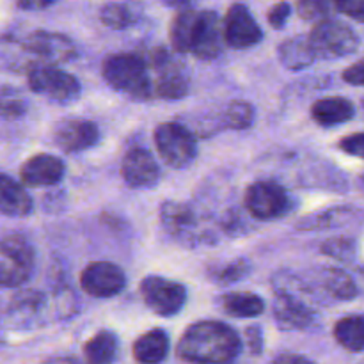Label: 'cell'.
Instances as JSON below:
<instances>
[{
  "label": "cell",
  "mask_w": 364,
  "mask_h": 364,
  "mask_svg": "<svg viewBox=\"0 0 364 364\" xmlns=\"http://www.w3.org/2000/svg\"><path fill=\"white\" fill-rule=\"evenodd\" d=\"M354 103L343 96H326V98L316 100L311 105L313 121L323 128L348 123L350 119H354Z\"/></svg>",
  "instance_id": "19"
},
{
  "label": "cell",
  "mask_w": 364,
  "mask_h": 364,
  "mask_svg": "<svg viewBox=\"0 0 364 364\" xmlns=\"http://www.w3.org/2000/svg\"><path fill=\"white\" fill-rule=\"evenodd\" d=\"M320 251L340 262H350L354 256V242L350 238H329L320 245Z\"/></svg>",
  "instance_id": "33"
},
{
  "label": "cell",
  "mask_w": 364,
  "mask_h": 364,
  "mask_svg": "<svg viewBox=\"0 0 364 364\" xmlns=\"http://www.w3.org/2000/svg\"><path fill=\"white\" fill-rule=\"evenodd\" d=\"M121 176L132 188H149L160 180V167L146 148H132L121 160Z\"/></svg>",
  "instance_id": "14"
},
{
  "label": "cell",
  "mask_w": 364,
  "mask_h": 364,
  "mask_svg": "<svg viewBox=\"0 0 364 364\" xmlns=\"http://www.w3.org/2000/svg\"><path fill=\"white\" fill-rule=\"evenodd\" d=\"M144 304L159 316H174L187 304V288L162 276H148L139 287Z\"/></svg>",
  "instance_id": "8"
},
{
  "label": "cell",
  "mask_w": 364,
  "mask_h": 364,
  "mask_svg": "<svg viewBox=\"0 0 364 364\" xmlns=\"http://www.w3.org/2000/svg\"><path fill=\"white\" fill-rule=\"evenodd\" d=\"M50 6H53V0H25V2H16L18 9L23 11H43Z\"/></svg>",
  "instance_id": "41"
},
{
  "label": "cell",
  "mask_w": 364,
  "mask_h": 364,
  "mask_svg": "<svg viewBox=\"0 0 364 364\" xmlns=\"http://www.w3.org/2000/svg\"><path fill=\"white\" fill-rule=\"evenodd\" d=\"M308 38L316 59H340L359 48V36L347 23L333 18L316 23Z\"/></svg>",
  "instance_id": "6"
},
{
  "label": "cell",
  "mask_w": 364,
  "mask_h": 364,
  "mask_svg": "<svg viewBox=\"0 0 364 364\" xmlns=\"http://www.w3.org/2000/svg\"><path fill=\"white\" fill-rule=\"evenodd\" d=\"M272 311L274 320L283 331L308 329L315 322L313 309L295 294H284V291L276 294Z\"/></svg>",
  "instance_id": "16"
},
{
  "label": "cell",
  "mask_w": 364,
  "mask_h": 364,
  "mask_svg": "<svg viewBox=\"0 0 364 364\" xmlns=\"http://www.w3.org/2000/svg\"><path fill=\"white\" fill-rule=\"evenodd\" d=\"M25 114L23 100L18 96H9V89L4 87L2 91V116L4 119H18Z\"/></svg>",
  "instance_id": "35"
},
{
  "label": "cell",
  "mask_w": 364,
  "mask_h": 364,
  "mask_svg": "<svg viewBox=\"0 0 364 364\" xmlns=\"http://www.w3.org/2000/svg\"><path fill=\"white\" fill-rule=\"evenodd\" d=\"M255 107L244 100H235L223 114V124L231 130H247L255 123Z\"/></svg>",
  "instance_id": "29"
},
{
  "label": "cell",
  "mask_w": 364,
  "mask_h": 364,
  "mask_svg": "<svg viewBox=\"0 0 364 364\" xmlns=\"http://www.w3.org/2000/svg\"><path fill=\"white\" fill-rule=\"evenodd\" d=\"M153 91L159 98L171 100V102H178V100L185 98L191 91V80H188L187 70L171 57L164 66L156 70Z\"/></svg>",
  "instance_id": "17"
},
{
  "label": "cell",
  "mask_w": 364,
  "mask_h": 364,
  "mask_svg": "<svg viewBox=\"0 0 364 364\" xmlns=\"http://www.w3.org/2000/svg\"><path fill=\"white\" fill-rule=\"evenodd\" d=\"M43 295L36 290H25L21 294H18L16 297H13L11 301L9 309L7 313H11L13 316H28V315H34L39 308L43 306Z\"/></svg>",
  "instance_id": "31"
},
{
  "label": "cell",
  "mask_w": 364,
  "mask_h": 364,
  "mask_svg": "<svg viewBox=\"0 0 364 364\" xmlns=\"http://www.w3.org/2000/svg\"><path fill=\"white\" fill-rule=\"evenodd\" d=\"M341 78H343L347 84L363 87V85H364V59L358 60V63H354V64H350L348 68H345Z\"/></svg>",
  "instance_id": "40"
},
{
  "label": "cell",
  "mask_w": 364,
  "mask_h": 364,
  "mask_svg": "<svg viewBox=\"0 0 364 364\" xmlns=\"http://www.w3.org/2000/svg\"><path fill=\"white\" fill-rule=\"evenodd\" d=\"M119 341L112 331H98L84 345V358L87 364H112L117 358Z\"/></svg>",
  "instance_id": "25"
},
{
  "label": "cell",
  "mask_w": 364,
  "mask_h": 364,
  "mask_svg": "<svg viewBox=\"0 0 364 364\" xmlns=\"http://www.w3.org/2000/svg\"><path fill=\"white\" fill-rule=\"evenodd\" d=\"M27 82L32 92L46 96L59 105L73 103L82 92V85L75 75L46 64H32L27 70Z\"/></svg>",
  "instance_id": "5"
},
{
  "label": "cell",
  "mask_w": 364,
  "mask_h": 364,
  "mask_svg": "<svg viewBox=\"0 0 364 364\" xmlns=\"http://www.w3.org/2000/svg\"><path fill=\"white\" fill-rule=\"evenodd\" d=\"M100 20L103 25L114 31H123L135 23V13L127 6V4L110 2L100 9Z\"/></svg>",
  "instance_id": "30"
},
{
  "label": "cell",
  "mask_w": 364,
  "mask_h": 364,
  "mask_svg": "<svg viewBox=\"0 0 364 364\" xmlns=\"http://www.w3.org/2000/svg\"><path fill=\"white\" fill-rule=\"evenodd\" d=\"M155 146L164 162L174 169L188 167L198 156V141L196 135L185 124L176 121H167L155 128Z\"/></svg>",
  "instance_id": "4"
},
{
  "label": "cell",
  "mask_w": 364,
  "mask_h": 364,
  "mask_svg": "<svg viewBox=\"0 0 364 364\" xmlns=\"http://www.w3.org/2000/svg\"><path fill=\"white\" fill-rule=\"evenodd\" d=\"M251 274V263L245 258H237L233 262H228L224 265L212 267L208 270V277L213 281V283L220 284H233L237 281L245 279V277Z\"/></svg>",
  "instance_id": "28"
},
{
  "label": "cell",
  "mask_w": 364,
  "mask_h": 364,
  "mask_svg": "<svg viewBox=\"0 0 364 364\" xmlns=\"http://www.w3.org/2000/svg\"><path fill=\"white\" fill-rule=\"evenodd\" d=\"M242 352V336L219 320L196 322L181 334L176 354L191 364H231Z\"/></svg>",
  "instance_id": "1"
},
{
  "label": "cell",
  "mask_w": 364,
  "mask_h": 364,
  "mask_svg": "<svg viewBox=\"0 0 364 364\" xmlns=\"http://www.w3.org/2000/svg\"><path fill=\"white\" fill-rule=\"evenodd\" d=\"M64 173H66V167H64L63 160L50 153H39V155L31 156L20 167L21 181L25 187L32 188L53 187L63 181Z\"/></svg>",
  "instance_id": "15"
},
{
  "label": "cell",
  "mask_w": 364,
  "mask_h": 364,
  "mask_svg": "<svg viewBox=\"0 0 364 364\" xmlns=\"http://www.w3.org/2000/svg\"><path fill=\"white\" fill-rule=\"evenodd\" d=\"M244 206L256 220H274L287 215L291 199L279 183L270 180L255 181L247 187Z\"/></svg>",
  "instance_id": "7"
},
{
  "label": "cell",
  "mask_w": 364,
  "mask_h": 364,
  "mask_svg": "<svg viewBox=\"0 0 364 364\" xmlns=\"http://www.w3.org/2000/svg\"><path fill=\"white\" fill-rule=\"evenodd\" d=\"M43 364H80L75 358H68V355H57V358L46 359Z\"/></svg>",
  "instance_id": "43"
},
{
  "label": "cell",
  "mask_w": 364,
  "mask_h": 364,
  "mask_svg": "<svg viewBox=\"0 0 364 364\" xmlns=\"http://www.w3.org/2000/svg\"><path fill=\"white\" fill-rule=\"evenodd\" d=\"M316 283L331 299L336 301H352L359 294L354 277L341 269H322Z\"/></svg>",
  "instance_id": "24"
},
{
  "label": "cell",
  "mask_w": 364,
  "mask_h": 364,
  "mask_svg": "<svg viewBox=\"0 0 364 364\" xmlns=\"http://www.w3.org/2000/svg\"><path fill=\"white\" fill-rule=\"evenodd\" d=\"M80 287L91 297L109 299L119 295L124 290L127 276L116 263L92 262L82 270Z\"/></svg>",
  "instance_id": "11"
},
{
  "label": "cell",
  "mask_w": 364,
  "mask_h": 364,
  "mask_svg": "<svg viewBox=\"0 0 364 364\" xmlns=\"http://www.w3.org/2000/svg\"><path fill=\"white\" fill-rule=\"evenodd\" d=\"M102 75L107 84L135 102H146L153 87L148 75V63L137 53H110L102 63Z\"/></svg>",
  "instance_id": "2"
},
{
  "label": "cell",
  "mask_w": 364,
  "mask_h": 364,
  "mask_svg": "<svg viewBox=\"0 0 364 364\" xmlns=\"http://www.w3.org/2000/svg\"><path fill=\"white\" fill-rule=\"evenodd\" d=\"M277 57L284 68L291 71H301L311 66L316 60L308 36H294L277 46Z\"/></svg>",
  "instance_id": "22"
},
{
  "label": "cell",
  "mask_w": 364,
  "mask_h": 364,
  "mask_svg": "<svg viewBox=\"0 0 364 364\" xmlns=\"http://www.w3.org/2000/svg\"><path fill=\"white\" fill-rule=\"evenodd\" d=\"M220 308L233 318H256L265 311V301L251 291H230L220 297Z\"/></svg>",
  "instance_id": "23"
},
{
  "label": "cell",
  "mask_w": 364,
  "mask_h": 364,
  "mask_svg": "<svg viewBox=\"0 0 364 364\" xmlns=\"http://www.w3.org/2000/svg\"><path fill=\"white\" fill-rule=\"evenodd\" d=\"M245 341H247V347L251 350V354L259 355L263 350V329L262 326H249L244 333Z\"/></svg>",
  "instance_id": "39"
},
{
  "label": "cell",
  "mask_w": 364,
  "mask_h": 364,
  "mask_svg": "<svg viewBox=\"0 0 364 364\" xmlns=\"http://www.w3.org/2000/svg\"><path fill=\"white\" fill-rule=\"evenodd\" d=\"M297 11L302 20L315 21L316 25L329 18L331 6L327 2H320V0H301L297 2Z\"/></svg>",
  "instance_id": "34"
},
{
  "label": "cell",
  "mask_w": 364,
  "mask_h": 364,
  "mask_svg": "<svg viewBox=\"0 0 364 364\" xmlns=\"http://www.w3.org/2000/svg\"><path fill=\"white\" fill-rule=\"evenodd\" d=\"M169 336L162 329H151L141 334L132 347V354L139 364H159L169 354Z\"/></svg>",
  "instance_id": "21"
},
{
  "label": "cell",
  "mask_w": 364,
  "mask_h": 364,
  "mask_svg": "<svg viewBox=\"0 0 364 364\" xmlns=\"http://www.w3.org/2000/svg\"><path fill=\"white\" fill-rule=\"evenodd\" d=\"M334 340L348 352H364V316L350 315L334 323Z\"/></svg>",
  "instance_id": "26"
},
{
  "label": "cell",
  "mask_w": 364,
  "mask_h": 364,
  "mask_svg": "<svg viewBox=\"0 0 364 364\" xmlns=\"http://www.w3.org/2000/svg\"><path fill=\"white\" fill-rule=\"evenodd\" d=\"M34 208L31 194L9 174L0 176V212L6 217H25Z\"/></svg>",
  "instance_id": "20"
},
{
  "label": "cell",
  "mask_w": 364,
  "mask_h": 364,
  "mask_svg": "<svg viewBox=\"0 0 364 364\" xmlns=\"http://www.w3.org/2000/svg\"><path fill=\"white\" fill-rule=\"evenodd\" d=\"M21 46L31 55H38L46 66H57V64L71 63L73 59H77L75 43L60 32L39 28V31L31 32L21 43Z\"/></svg>",
  "instance_id": "9"
},
{
  "label": "cell",
  "mask_w": 364,
  "mask_h": 364,
  "mask_svg": "<svg viewBox=\"0 0 364 364\" xmlns=\"http://www.w3.org/2000/svg\"><path fill=\"white\" fill-rule=\"evenodd\" d=\"M272 364H315L311 359L304 358V355L297 354H281L279 358H276Z\"/></svg>",
  "instance_id": "42"
},
{
  "label": "cell",
  "mask_w": 364,
  "mask_h": 364,
  "mask_svg": "<svg viewBox=\"0 0 364 364\" xmlns=\"http://www.w3.org/2000/svg\"><path fill=\"white\" fill-rule=\"evenodd\" d=\"M196 14H198V11L194 7H187V9H181L174 16L169 31L171 46L174 48V52L191 53V38L192 28H194Z\"/></svg>",
  "instance_id": "27"
},
{
  "label": "cell",
  "mask_w": 364,
  "mask_h": 364,
  "mask_svg": "<svg viewBox=\"0 0 364 364\" xmlns=\"http://www.w3.org/2000/svg\"><path fill=\"white\" fill-rule=\"evenodd\" d=\"M347 208H331L327 212H322L320 215L309 217V219H304L301 224H297L299 230H329L334 224L343 220V217L347 215Z\"/></svg>",
  "instance_id": "32"
},
{
  "label": "cell",
  "mask_w": 364,
  "mask_h": 364,
  "mask_svg": "<svg viewBox=\"0 0 364 364\" xmlns=\"http://www.w3.org/2000/svg\"><path fill=\"white\" fill-rule=\"evenodd\" d=\"M338 148L347 153V155L364 160V132H358V134H350L347 137L340 139Z\"/></svg>",
  "instance_id": "36"
},
{
  "label": "cell",
  "mask_w": 364,
  "mask_h": 364,
  "mask_svg": "<svg viewBox=\"0 0 364 364\" xmlns=\"http://www.w3.org/2000/svg\"><path fill=\"white\" fill-rule=\"evenodd\" d=\"M290 14H291L290 4L279 2L276 4V6L270 7L269 13H267V21H269L276 31H281V28L284 27V23L288 21V18H290Z\"/></svg>",
  "instance_id": "37"
},
{
  "label": "cell",
  "mask_w": 364,
  "mask_h": 364,
  "mask_svg": "<svg viewBox=\"0 0 364 364\" xmlns=\"http://www.w3.org/2000/svg\"><path fill=\"white\" fill-rule=\"evenodd\" d=\"M36 265L34 247L25 237L6 235L0 242V281L4 288H18L32 277Z\"/></svg>",
  "instance_id": "3"
},
{
  "label": "cell",
  "mask_w": 364,
  "mask_h": 364,
  "mask_svg": "<svg viewBox=\"0 0 364 364\" xmlns=\"http://www.w3.org/2000/svg\"><path fill=\"white\" fill-rule=\"evenodd\" d=\"M333 7L345 16L364 23V0H343V2L333 4Z\"/></svg>",
  "instance_id": "38"
},
{
  "label": "cell",
  "mask_w": 364,
  "mask_h": 364,
  "mask_svg": "<svg viewBox=\"0 0 364 364\" xmlns=\"http://www.w3.org/2000/svg\"><path fill=\"white\" fill-rule=\"evenodd\" d=\"M160 223L171 237L191 240L192 231L198 226V217L188 205L169 199L160 205Z\"/></svg>",
  "instance_id": "18"
},
{
  "label": "cell",
  "mask_w": 364,
  "mask_h": 364,
  "mask_svg": "<svg viewBox=\"0 0 364 364\" xmlns=\"http://www.w3.org/2000/svg\"><path fill=\"white\" fill-rule=\"evenodd\" d=\"M224 43L233 50L252 48L263 39V31L245 4H231L224 16Z\"/></svg>",
  "instance_id": "10"
},
{
  "label": "cell",
  "mask_w": 364,
  "mask_h": 364,
  "mask_svg": "<svg viewBox=\"0 0 364 364\" xmlns=\"http://www.w3.org/2000/svg\"><path fill=\"white\" fill-rule=\"evenodd\" d=\"M100 130L92 121L66 117L53 128V141L64 153H82L98 142Z\"/></svg>",
  "instance_id": "13"
},
{
  "label": "cell",
  "mask_w": 364,
  "mask_h": 364,
  "mask_svg": "<svg viewBox=\"0 0 364 364\" xmlns=\"http://www.w3.org/2000/svg\"><path fill=\"white\" fill-rule=\"evenodd\" d=\"M224 34L219 14L212 9L198 11L192 28L191 53L201 60H213L223 52Z\"/></svg>",
  "instance_id": "12"
}]
</instances>
